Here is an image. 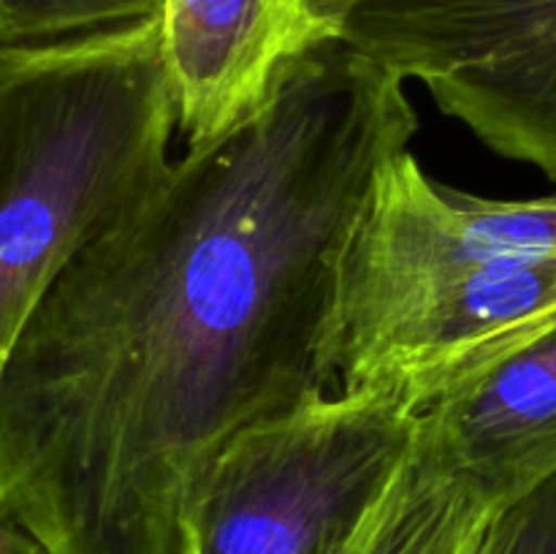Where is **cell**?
Listing matches in <instances>:
<instances>
[{"label": "cell", "mask_w": 556, "mask_h": 554, "mask_svg": "<svg viewBox=\"0 0 556 554\" xmlns=\"http://www.w3.org/2000/svg\"><path fill=\"white\" fill-rule=\"evenodd\" d=\"M418 112L351 43L81 250L0 373V525L43 554H185V514L244 427L329 391L348 242Z\"/></svg>", "instance_id": "cell-1"}, {"label": "cell", "mask_w": 556, "mask_h": 554, "mask_svg": "<svg viewBox=\"0 0 556 554\" xmlns=\"http://www.w3.org/2000/svg\"><path fill=\"white\" fill-rule=\"evenodd\" d=\"M554 329L556 193H465L410 150L380 168L342 255L331 383L400 391L424 411Z\"/></svg>", "instance_id": "cell-2"}, {"label": "cell", "mask_w": 556, "mask_h": 554, "mask_svg": "<svg viewBox=\"0 0 556 554\" xmlns=\"http://www.w3.org/2000/svg\"><path fill=\"white\" fill-rule=\"evenodd\" d=\"M161 16L0 49V373L65 266L172 172Z\"/></svg>", "instance_id": "cell-3"}, {"label": "cell", "mask_w": 556, "mask_h": 554, "mask_svg": "<svg viewBox=\"0 0 556 554\" xmlns=\"http://www.w3.org/2000/svg\"><path fill=\"white\" fill-rule=\"evenodd\" d=\"M391 389L315 391L233 435L185 514V554H342L416 435Z\"/></svg>", "instance_id": "cell-4"}, {"label": "cell", "mask_w": 556, "mask_h": 554, "mask_svg": "<svg viewBox=\"0 0 556 554\" xmlns=\"http://www.w3.org/2000/svg\"><path fill=\"white\" fill-rule=\"evenodd\" d=\"M345 43L556 185V0H353Z\"/></svg>", "instance_id": "cell-5"}, {"label": "cell", "mask_w": 556, "mask_h": 554, "mask_svg": "<svg viewBox=\"0 0 556 554\" xmlns=\"http://www.w3.org/2000/svg\"><path fill=\"white\" fill-rule=\"evenodd\" d=\"M353 0H163V60L188 150L228 139L293 60L345 41Z\"/></svg>", "instance_id": "cell-6"}, {"label": "cell", "mask_w": 556, "mask_h": 554, "mask_svg": "<svg viewBox=\"0 0 556 554\" xmlns=\"http://www.w3.org/2000/svg\"><path fill=\"white\" fill-rule=\"evenodd\" d=\"M421 413L448 459L508 508L556 476V329Z\"/></svg>", "instance_id": "cell-7"}, {"label": "cell", "mask_w": 556, "mask_h": 554, "mask_svg": "<svg viewBox=\"0 0 556 554\" xmlns=\"http://www.w3.org/2000/svg\"><path fill=\"white\" fill-rule=\"evenodd\" d=\"M500 511L448 459L421 413L405 459L342 554H481Z\"/></svg>", "instance_id": "cell-8"}, {"label": "cell", "mask_w": 556, "mask_h": 554, "mask_svg": "<svg viewBox=\"0 0 556 554\" xmlns=\"http://www.w3.org/2000/svg\"><path fill=\"white\" fill-rule=\"evenodd\" d=\"M161 11L163 0H0V49L119 30Z\"/></svg>", "instance_id": "cell-9"}, {"label": "cell", "mask_w": 556, "mask_h": 554, "mask_svg": "<svg viewBox=\"0 0 556 554\" xmlns=\"http://www.w3.org/2000/svg\"><path fill=\"white\" fill-rule=\"evenodd\" d=\"M481 554H556V476L494 516Z\"/></svg>", "instance_id": "cell-10"}, {"label": "cell", "mask_w": 556, "mask_h": 554, "mask_svg": "<svg viewBox=\"0 0 556 554\" xmlns=\"http://www.w3.org/2000/svg\"><path fill=\"white\" fill-rule=\"evenodd\" d=\"M0 554H43L41 546L27 532L14 525H0Z\"/></svg>", "instance_id": "cell-11"}]
</instances>
